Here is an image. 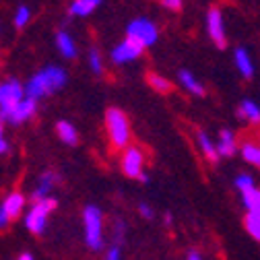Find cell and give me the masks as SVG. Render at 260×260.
Returning a JSON list of instances; mask_svg holds the SVG:
<instances>
[{
  "label": "cell",
  "mask_w": 260,
  "mask_h": 260,
  "mask_svg": "<svg viewBox=\"0 0 260 260\" xmlns=\"http://www.w3.org/2000/svg\"><path fill=\"white\" fill-rule=\"evenodd\" d=\"M234 186H236V190L242 194V192H246V190L254 188L256 184H254V178H252L250 174H240V176L234 180Z\"/></svg>",
  "instance_id": "d4e9b609"
},
{
  "label": "cell",
  "mask_w": 260,
  "mask_h": 260,
  "mask_svg": "<svg viewBox=\"0 0 260 260\" xmlns=\"http://www.w3.org/2000/svg\"><path fill=\"white\" fill-rule=\"evenodd\" d=\"M38 112V100H31V97H25V100L15 108L13 116H11V124H23L27 120H31Z\"/></svg>",
  "instance_id": "8fae6325"
},
{
  "label": "cell",
  "mask_w": 260,
  "mask_h": 260,
  "mask_svg": "<svg viewBox=\"0 0 260 260\" xmlns=\"http://www.w3.org/2000/svg\"><path fill=\"white\" fill-rule=\"evenodd\" d=\"M56 205L58 203H56L54 197H48V199H42V201H34V205H31V209L25 215V227L31 234H36V236L44 234L48 217L56 209Z\"/></svg>",
  "instance_id": "277c9868"
},
{
  "label": "cell",
  "mask_w": 260,
  "mask_h": 260,
  "mask_svg": "<svg viewBox=\"0 0 260 260\" xmlns=\"http://www.w3.org/2000/svg\"><path fill=\"white\" fill-rule=\"evenodd\" d=\"M126 38L139 42V44L145 46V48H151V46L159 40V29H157V25H155L151 19L139 17V19H135V21L128 23V27H126Z\"/></svg>",
  "instance_id": "8992f818"
},
{
  "label": "cell",
  "mask_w": 260,
  "mask_h": 260,
  "mask_svg": "<svg viewBox=\"0 0 260 260\" xmlns=\"http://www.w3.org/2000/svg\"><path fill=\"white\" fill-rule=\"evenodd\" d=\"M186 260H203V256H201V252H197V250H192V252H188Z\"/></svg>",
  "instance_id": "836d02e7"
},
{
  "label": "cell",
  "mask_w": 260,
  "mask_h": 260,
  "mask_svg": "<svg viewBox=\"0 0 260 260\" xmlns=\"http://www.w3.org/2000/svg\"><path fill=\"white\" fill-rule=\"evenodd\" d=\"M161 5H164L166 9H170V11H180L182 9V0H161Z\"/></svg>",
  "instance_id": "f1b7e54d"
},
{
  "label": "cell",
  "mask_w": 260,
  "mask_h": 260,
  "mask_svg": "<svg viewBox=\"0 0 260 260\" xmlns=\"http://www.w3.org/2000/svg\"><path fill=\"white\" fill-rule=\"evenodd\" d=\"M56 182H58V176L56 174H52V172L42 174L40 176V182H38V188L34 190V201L48 199L50 194H52V190H54V186H56Z\"/></svg>",
  "instance_id": "4fadbf2b"
},
{
  "label": "cell",
  "mask_w": 260,
  "mask_h": 260,
  "mask_svg": "<svg viewBox=\"0 0 260 260\" xmlns=\"http://www.w3.org/2000/svg\"><path fill=\"white\" fill-rule=\"evenodd\" d=\"M56 46H58V50L64 58H69V60L77 58V44H75V40H73V36L69 34V31H58L56 34Z\"/></svg>",
  "instance_id": "e0dca14e"
},
{
  "label": "cell",
  "mask_w": 260,
  "mask_h": 260,
  "mask_svg": "<svg viewBox=\"0 0 260 260\" xmlns=\"http://www.w3.org/2000/svg\"><path fill=\"white\" fill-rule=\"evenodd\" d=\"M217 151L221 157H232L238 151V139L230 128H223L217 137Z\"/></svg>",
  "instance_id": "7c38bea8"
},
{
  "label": "cell",
  "mask_w": 260,
  "mask_h": 260,
  "mask_svg": "<svg viewBox=\"0 0 260 260\" xmlns=\"http://www.w3.org/2000/svg\"><path fill=\"white\" fill-rule=\"evenodd\" d=\"M234 64H236V69H238V73L246 79V81H250L252 77H254V62H252V56H250V52L246 50V48H236L234 50Z\"/></svg>",
  "instance_id": "30bf717a"
},
{
  "label": "cell",
  "mask_w": 260,
  "mask_h": 260,
  "mask_svg": "<svg viewBox=\"0 0 260 260\" xmlns=\"http://www.w3.org/2000/svg\"><path fill=\"white\" fill-rule=\"evenodd\" d=\"M89 69H91V73H95V75H102V73H104L102 56H100V52H97L95 48L89 50Z\"/></svg>",
  "instance_id": "484cf974"
},
{
  "label": "cell",
  "mask_w": 260,
  "mask_h": 260,
  "mask_svg": "<svg viewBox=\"0 0 260 260\" xmlns=\"http://www.w3.org/2000/svg\"><path fill=\"white\" fill-rule=\"evenodd\" d=\"M17 260H36V258L31 256L29 252H23V254H19V258H17Z\"/></svg>",
  "instance_id": "e575fe53"
},
{
  "label": "cell",
  "mask_w": 260,
  "mask_h": 260,
  "mask_svg": "<svg viewBox=\"0 0 260 260\" xmlns=\"http://www.w3.org/2000/svg\"><path fill=\"white\" fill-rule=\"evenodd\" d=\"M143 52H145V46H141L139 42L126 38L124 42H120V44L112 50V62H116V64L133 62V60H137Z\"/></svg>",
  "instance_id": "9c48e42d"
},
{
  "label": "cell",
  "mask_w": 260,
  "mask_h": 260,
  "mask_svg": "<svg viewBox=\"0 0 260 260\" xmlns=\"http://www.w3.org/2000/svg\"><path fill=\"white\" fill-rule=\"evenodd\" d=\"M207 34L211 38V42L215 44V48L225 50L227 48V34H225V21H223V13L221 9L213 7L207 13Z\"/></svg>",
  "instance_id": "52a82bcc"
},
{
  "label": "cell",
  "mask_w": 260,
  "mask_h": 260,
  "mask_svg": "<svg viewBox=\"0 0 260 260\" xmlns=\"http://www.w3.org/2000/svg\"><path fill=\"white\" fill-rule=\"evenodd\" d=\"M29 19H31L29 7H19V9H17V15H15V27H17V29H23V27L29 23Z\"/></svg>",
  "instance_id": "4316f807"
},
{
  "label": "cell",
  "mask_w": 260,
  "mask_h": 260,
  "mask_svg": "<svg viewBox=\"0 0 260 260\" xmlns=\"http://www.w3.org/2000/svg\"><path fill=\"white\" fill-rule=\"evenodd\" d=\"M83 238L91 250L104 248V215L100 207L87 205L83 209Z\"/></svg>",
  "instance_id": "7a4b0ae2"
},
{
  "label": "cell",
  "mask_w": 260,
  "mask_h": 260,
  "mask_svg": "<svg viewBox=\"0 0 260 260\" xmlns=\"http://www.w3.org/2000/svg\"><path fill=\"white\" fill-rule=\"evenodd\" d=\"M106 126H108V133H110L114 147L124 149L130 143V124H128V118L124 116L122 110L110 108L106 112Z\"/></svg>",
  "instance_id": "5b68a950"
},
{
  "label": "cell",
  "mask_w": 260,
  "mask_h": 260,
  "mask_svg": "<svg viewBox=\"0 0 260 260\" xmlns=\"http://www.w3.org/2000/svg\"><path fill=\"white\" fill-rule=\"evenodd\" d=\"M238 118H242L248 124L258 126L260 124V106L256 102H252V100H244L238 106Z\"/></svg>",
  "instance_id": "9a60e30c"
},
{
  "label": "cell",
  "mask_w": 260,
  "mask_h": 260,
  "mask_svg": "<svg viewBox=\"0 0 260 260\" xmlns=\"http://www.w3.org/2000/svg\"><path fill=\"white\" fill-rule=\"evenodd\" d=\"M9 221H11L9 213L5 211V207H3V205H0V230H5V227L9 225Z\"/></svg>",
  "instance_id": "1f68e13d"
},
{
  "label": "cell",
  "mask_w": 260,
  "mask_h": 260,
  "mask_svg": "<svg viewBox=\"0 0 260 260\" xmlns=\"http://www.w3.org/2000/svg\"><path fill=\"white\" fill-rule=\"evenodd\" d=\"M5 153H9V141H7V137H5L3 126H0V155H5Z\"/></svg>",
  "instance_id": "4dcf8cb0"
},
{
  "label": "cell",
  "mask_w": 260,
  "mask_h": 260,
  "mask_svg": "<svg viewBox=\"0 0 260 260\" xmlns=\"http://www.w3.org/2000/svg\"><path fill=\"white\" fill-rule=\"evenodd\" d=\"M3 207H5V211L9 213V217L15 219V217H19L21 211L25 209V197H23L21 192H11L9 197L3 201Z\"/></svg>",
  "instance_id": "d6986e66"
},
{
  "label": "cell",
  "mask_w": 260,
  "mask_h": 260,
  "mask_svg": "<svg viewBox=\"0 0 260 260\" xmlns=\"http://www.w3.org/2000/svg\"><path fill=\"white\" fill-rule=\"evenodd\" d=\"M25 87L17 79H9L0 83V122H9L15 108L25 100Z\"/></svg>",
  "instance_id": "3957f363"
},
{
  "label": "cell",
  "mask_w": 260,
  "mask_h": 260,
  "mask_svg": "<svg viewBox=\"0 0 260 260\" xmlns=\"http://www.w3.org/2000/svg\"><path fill=\"white\" fill-rule=\"evenodd\" d=\"M100 5H102V0H73V5L69 7V15L71 17H87Z\"/></svg>",
  "instance_id": "ffe728a7"
},
{
  "label": "cell",
  "mask_w": 260,
  "mask_h": 260,
  "mask_svg": "<svg viewBox=\"0 0 260 260\" xmlns=\"http://www.w3.org/2000/svg\"><path fill=\"white\" fill-rule=\"evenodd\" d=\"M143 166H145V157H143V151L137 149V147H128L124 151V157H122V172L128 176V178H135L139 180L145 172H143Z\"/></svg>",
  "instance_id": "ba28073f"
},
{
  "label": "cell",
  "mask_w": 260,
  "mask_h": 260,
  "mask_svg": "<svg viewBox=\"0 0 260 260\" xmlns=\"http://www.w3.org/2000/svg\"><path fill=\"white\" fill-rule=\"evenodd\" d=\"M197 143H199V147H201V153L207 157V161H211V164H217L219 161V151H217V141H213L207 133H201L197 135Z\"/></svg>",
  "instance_id": "5bb4252c"
},
{
  "label": "cell",
  "mask_w": 260,
  "mask_h": 260,
  "mask_svg": "<svg viewBox=\"0 0 260 260\" xmlns=\"http://www.w3.org/2000/svg\"><path fill=\"white\" fill-rule=\"evenodd\" d=\"M56 133H58V137H60V141H62L64 145L75 147V145L79 143V133H77V128H75L71 122H67V120H60V122L56 124Z\"/></svg>",
  "instance_id": "ac0fdd59"
},
{
  "label": "cell",
  "mask_w": 260,
  "mask_h": 260,
  "mask_svg": "<svg viewBox=\"0 0 260 260\" xmlns=\"http://www.w3.org/2000/svg\"><path fill=\"white\" fill-rule=\"evenodd\" d=\"M139 213H141V217H145V219H153V215H155L153 209H151L147 203H141V205H139Z\"/></svg>",
  "instance_id": "f546056e"
},
{
  "label": "cell",
  "mask_w": 260,
  "mask_h": 260,
  "mask_svg": "<svg viewBox=\"0 0 260 260\" xmlns=\"http://www.w3.org/2000/svg\"><path fill=\"white\" fill-rule=\"evenodd\" d=\"M67 79H69L67 73H64V69H60V67L42 69L40 73H36L27 81L25 93H27V97H31V100H42V97H48L50 93L62 89Z\"/></svg>",
  "instance_id": "6da1fadb"
},
{
  "label": "cell",
  "mask_w": 260,
  "mask_h": 260,
  "mask_svg": "<svg viewBox=\"0 0 260 260\" xmlns=\"http://www.w3.org/2000/svg\"><path fill=\"white\" fill-rule=\"evenodd\" d=\"M147 83H149L157 93H170V91H172V83H170L166 77L157 75V73H149V75H147Z\"/></svg>",
  "instance_id": "cb8c5ba5"
},
{
  "label": "cell",
  "mask_w": 260,
  "mask_h": 260,
  "mask_svg": "<svg viewBox=\"0 0 260 260\" xmlns=\"http://www.w3.org/2000/svg\"><path fill=\"white\" fill-rule=\"evenodd\" d=\"M124 230H126L124 221H116V242H120V240H122V236H124Z\"/></svg>",
  "instance_id": "d6a6232c"
},
{
  "label": "cell",
  "mask_w": 260,
  "mask_h": 260,
  "mask_svg": "<svg viewBox=\"0 0 260 260\" xmlns=\"http://www.w3.org/2000/svg\"><path fill=\"white\" fill-rule=\"evenodd\" d=\"M164 221H166L168 225H172V221H174V217H172L170 213H166V217H164Z\"/></svg>",
  "instance_id": "d590c367"
},
{
  "label": "cell",
  "mask_w": 260,
  "mask_h": 260,
  "mask_svg": "<svg viewBox=\"0 0 260 260\" xmlns=\"http://www.w3.org/2000/svg\"><path fill=\"white\" fill-rule=\"evenodd\" d=\"M178 79H180V85L188 91V93H192V95H197V97H203L205 95V85L201 83V79H197L190 71H180L178 73Z\"/></svg>",
  "instance_id": "2e32d148"
},
{
  "label": "cell",
  "mask_w": 260,
  "mask_h": 260,
  "mask_svg": "<svg viewBox=\"0 0 260 260\" xmlns=\"http://www.w3.org/2000/svg\"><path fill=\"white\" fill-rule=\"evenodd\" d=\"M106 260H122V250H120L118 244L112 246V248L106 252Z\"/></svg>",
  "instance_id": "83f0119b"
},
{
  "label": "cell",
  "mask_w": 260,
  "mask_h": 260,
  "mask_svg": "<svg viewBox=\"0 0 260 260\" xmlns=\"http://www.w3.org/2000/svg\"><path fill=\"white\" fill-rule=\"evenodd\" d=\"M240 153H242V157H244L246 164H250V166H254V168L260 170V145H258V143H252V141L242 143Z\"/></svg>",
  "instance_id": "44dd1931"
},
{
  "label": "cell",
  "mask_w": 260,
  "mask_h": 260,
  "mask_svg": "<svg viewBox=\"0 0 260 260\" xmlns=\"http://www.w3.org/2000/svg\"><path fill=\"white\" fill-rule=\"evenodd\" d=\"M242 203L248 213H260V190L254 186V188L242 192Z\"/></svg>",
  "instance_id": "7402d4cb"
},
{
  "label": "cell",
  "mask_w": 260,
  "mask_h": 260,
  "mask_svg": "<svg viewBox=\"0 0 260 260\" xmlns=\"http://www.w3.org/2000/svg\"><path fill=\"white\" fill-rule=\"evenodd\" d=\"M244 227L250 238L260 242V213H246L244 217Z\"/></svg>",
  "instance_id": "603a6c76"
}]
</instances>
